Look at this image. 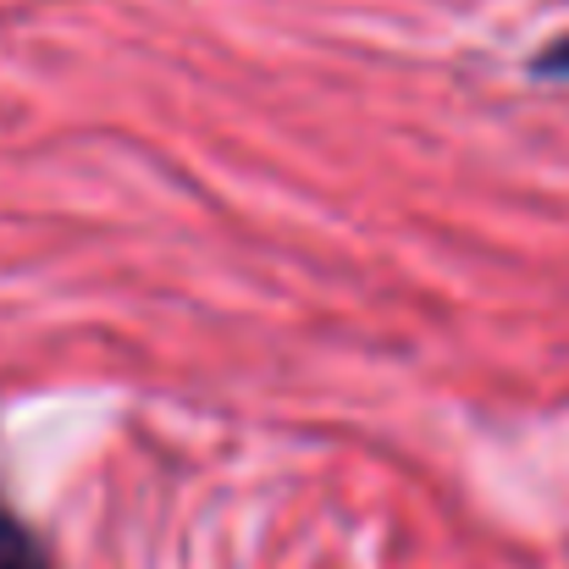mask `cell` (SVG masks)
Wrapping results in <instances>:
<instances>
[{"label": "cell", "mask_w": 569, "mask_h": 569, "mask_svg": "<svg viewBox=\"0 0 569 569\" xmlns=\"http://www.w3.org/2000/svg\"><path fill=\"white\" fill-rule=\"evenodd\" d=\"M0 569H50L39 537L17 520V509L0 498Z\"/></svg>", "instance_id": "cell-1"}]
</instances>
